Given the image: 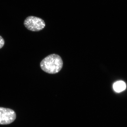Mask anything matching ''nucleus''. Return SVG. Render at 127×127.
<instances>
[{
  "mask_svg": "<svg viewBox=\"0 0 127 127\" xmlns=\"http://www.w3.org/2000/svg\"><path fill=\"white\" fill-rule=\"evenodd\" d=\"M40 66L42 70L49 74L59 72L62 68L63 61L58 55L53 54L47 56L41 62Z\"/></svg>",
  "mask_w": 127,
  "mask_h": 127,
  "instance_id": "obj_1",
  "label": "nucleus"
},
{
  "mask_svg": "<svg viewBox=\"0 0 127 127\" xmlns=\"http://www.w3.org/2000/svg\"><path fill=\"white\" fill-rule=\"evenodd\" d=\"M24 25L28 30L32 32L41 31L46 26L45 23L42 19L33 16H30L26 18Z\"/></svg>",
  "mask_w": 127,
  "mask_h": 127,
  "instance_id": "obj_2",
  "label": "nucleus"
},
{
  "mask_svg": "<svg viewBox=\"0 0 127 127\" xmlns=\"http://www.w3.org/2000/svg\"><path fill=\"white\" fill-rule=\"evenodd\" d=\"M16 114L14 110L0 107V124L7 125L15 120Z\"/></svg>",
  "mask_w": 127,
  "mask_h": 127,
  "instance_id": "obj_3",
  "label": "nucleus"
},
{
  "mask_svg": "<svg viewBox=\"0 0 127 127\" xmlns=\"http://www.w3.org/2000/svg\"><path fill=\"white\" fill-rule=\"evenodd\" d=\"M114 90L117 93L124 91L126 88V84L123 81H119L115 82L113 85Z\"/></svg>",
  "mask_w": 127,
  "mask_h": 127,
  "instance_id": "obj_4",
  "label": "nucleus"
},
{
  "mask_svg": "<svg viewBox=\"0 0 127 127\" xmlns=\"http://www.w3.org/2000/svg\"><path fill=\"white\" fill-rule=\"evenodd\" d=\"M5 44V41L2 37L0 36V49L2 48Z\"/></svg>",
  "mask_w": 127,
  "mask_h": 127,
  "instance_id": "obj_5",
  "label": "nucleus"
}]
</instances>
